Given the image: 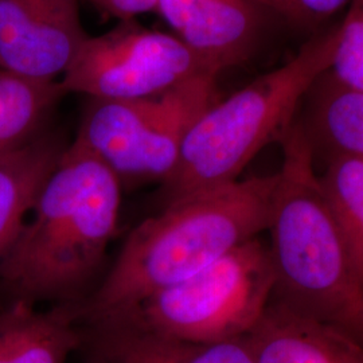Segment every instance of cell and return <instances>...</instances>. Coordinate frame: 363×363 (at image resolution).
<instances>
[{
  "mask_svg": "<svg viewBox=\"0 0 363 363\" xmlns=\"http://www.w3.org/2000/svg\"><path fill=\"white\" fill-rule=\"evenodd\" d=\"M244 339L257 363H363L361 340L273 298Z\"/></svg>",
  "mask_w": 363,
  "mask_h": 363,
  "instance_id": "cell-10",
  "label": "cell"
},
{
  "mask_svg": "<svg viewBox=\"0 0 363 363\" xmlns=\"http://www.w3.org/2000/svg\"><path fill=\"white\" fill-rule=\"evenodd\" d=\"M81 319L73 303L38 311L34 303L13 298L0 312V363H67L84 347Z\"/></svg>",
  "mask_w": 363,
  "mask_h": 363,
  "instance_id": "cell-12",
  "label": "cell"
},
{
  "mask_svg": "<svg viewBox=\"0 0 363 363\" xmlns=\"http://www.w3.org/2000/svg\"><path fill=\"white\" fill-rule=\"evenodd\" d=\"M339 34L340 22L310 39L291 61L218 100L198 117L175 169L163 182L167 203L238 181L264 147L280 143L315 81L331 69Z\"/></svg>",
  "mask_w": 363,
  "mask_h": 363,
  "instance_id": "cell-4",
  "label": "cell"
},
{
  "mask_svg": "<svg viewBox=\"0 0 363 363\" xmlns=\"http://www.w3.org/2000/svg\"><path fill=\"white\" fill-rule=\"evenodd\" d=\"M65 147L38 133L26 143L0 152V264L23 232L43 184Z\"/></svg>",
  "mask_w": 363,
  "mask_h": 363,
  "instance_id": "cell-13",
  "label": "cell"
},
{
  "mask_svg": "<svg viewBox=\"0 0 363 363\" xmlns=\"http://www.w3.org/2000/svg\"><path fill=\"white\" fill-rule=\"evenodd\" d=\"M261 11L274 13L298 28L315 30L345 10L350 0H255Z\"/></svg>",
  "mask_w": 363,
  "mask_h": 363,
  "instance_id": "cell-18",
  "label": "cell"
},
{
  "mask_svg": "<svg viewBox=\"0 0 363 363\" xmlns=\"http://www.w3.org/2000/svg\"><path fill=\"white\" fill-rule=\"evenodd\" d=\"M91 357L116 363H257L244 337L186 342L116 322H97L84 330Z\"/></svg>",
  "mask_w": 363,
  "mask_h": 363,
  "instance_id": "cell-11",
  "label": "cell"
},
{
  "mask_svg": "<svg viewBox=\"0 0 363 363\" xmlns=\"http://www.w3.org/2000/svg\"><path fill=\"white\" fill-rule=\"evenodd\" d=\"M298 118L313 157L363 159V91L343 86L328 70L307 93Z\"/></svg>",
  "mask_w": 363,
  "mask_h": 363,
  "instance_id": "cell-14",
  "label": "cell"
},
{
  "mask_svg": "<svg viewBox=\"0 0 363 363\" xmlns=\"http://www.w3.org/2000/svg\"><path fill=\"white\" fill-rule=\"evenodd\" d=\"M64 96L58 81H39L0 69V152L37 136Z\"/></svg>",
  "mask_w": 363,
  "mask_h": 363,
  "instance_id": "cell-15",
  "label": "cell"
},
{
  "mask_svg": "<svg viewBox=\"0 0 363 363\" xmlns=\"http://www.w3.org/2000/svg\"><path fill=\"white\" fill-rule=\"evenodd\" d=\"M279 144L283 164L268 225L272 298L350 334L363 292L298 118Z\"/></svg>",
  "mask_w": 363,
  "mask_h": 363,
  "instance_id": "cell-3",
  "label": "cell"
},
{
  "mask_svg": "<svg viewBox=\"0 0 363 363\" xmlns=\"http://www.w3.org/2000/svg\"><path fill=\"white\" fill-rule=\"evenodd\" d=\"M121 181L77 139L43 184L23 232L0 264L13 298L70 301L89 286L116 233Z\"/></svg>",
  "mask_w": 363,
  "mask_h": 363,
  "instance_id": "cell-2",
  "label": "cell"
},
{
  "mask_svg": "<svg viewBox=\"0 0 363 363\" xmlns=\"http://www.w3.org/2000/svg\"><path fill=\"white\" fill-rule=\"evenodd\" d=\"M201 76H217L175 34L132 21L88 37L61 79L65 94L97 100L155 97Z\"/></svg>",
  "mask_w": 363,
  "mask_h": 363,
  "instance_id": "cell-6",
  "label": "cell"
},
{
  "mask_svg": "<svg viewBox=\"0 0 363 363\" xmlns=\"http://www.w3.org/2000/svg\"><path fill=\"white\" fill-rule=\"evenodd\" d=\"M277 172L184 195L130 232L88 304L89 323L116 316L175 286L268 230Z\"/></svg>",
  "mask_w": 363,
  "mask_h": 363,
  "instance_id": "cell-1",
  "label": "cell"
},
{
  "mask_svg": "<svg viewBox=\"0 0 363 363\" xmlns=\"http://www.w3.org/2000/svg\"><path fill=\"white\" fill-rule=\"evenodd\" d=\"M218 100L217 76H201L145 99L121 183L166 181L178 163L189 130Z\"/></svg>",
  "mask_w": 363,
  "mask_h": 363,
  "instance_id": "cell-8",
  "label": "cell"
},
{
  "mask_svg": "<svg viewBox=\"0 0 363 363\" xmlns=\"http://www.w3.org/2000/svg\"><path fill=\"white\" fill-rule=\"evenodd\" d=\"M330 73L343 86L363 91V0L347 6Z\"/></svg>",
  "mask_w": 363,
  "mask_h": 363,
  "instance_id": "cell-17",
  "label": "cell"
},
{
  "mask_svg": "<svg viewBox=\"0 0 363 363\" xmlns=\"http://www.w3.org/2000/svg\"><path fill=\"white\" fill-rule=\"evenodd\" d=\"M99 11L120 22L132 21L139 15L154 11L159 0H88Z\"/></svg>",
  "mask_w": 363,
  "mask_h": 363,
  "instance_id": "cell-19",
  "label": "cell"
},
{
  "mask_svg": "<svg viewBox=\"0 0 363 363\" xmlns=\"http://www.w3.org/2000/svg\"><path fill=\"white\" fill-rule=\"evenodd\" d=\"M88 363H116L106 361V359H101V358H96V357H91V361Z\"/></svg>",
  "mask_w": 363,
  "mask_h": 363,
  "instance_id": "cell-21",
  "label": "cell"
},
{
  "mask_svg": "<svg viewBox=\"0 0 363 363\" xmlns=\"http://www.w3.org/2000/svg\"><path fill=\"white\" fill-rule=\"evenodd\" d=\"M156 11L217 74L252 55L262 13L255 0H159Z\"/></svg>",
  "mask_w": 363,
  "mask_h": 363,
  "instance_id": "cell-9",
  "label": "cell"
},
{
  "mask_svg": "<svg viewBox=\"0 0 363 363\" xmlns=\"http://www.w3.org/2000/svg\"><path fill=\"white\" fill-rule=\"evenodd\" d=\"M274 284L269 249L257 237L191 277L100 322L186 342L240 339L267 311Z\"/></svg>",
  "mask_w": 363,
  "mask_h": 363,
  "instance_id": "cell-5",
  "label": "cell"
},
{
  "mask_svg": "<svg viewBox=\"0 0 363 363\" xmlns=\"http://www.w3.org/2000/svg\"><path fill=\"white\" fill-rule=\"evenodd\" d=\"M88 37L78 0H0L3 70L58 81Z\"/></svg>",
  "mask_w": 363,
  "mask_h": 363,
  "instance_id": "cell-7",
  "label": "cell"
},
{
  "mask_svg": "<svg viewBox=\"0 0 363 363\" xmlns=\"http://www.w3.org/2000/svg\"><path fill=\"white\" fill-rule=\"evenodd\" d=\"M350 335L354 337H357L358 340H361L363 343V298L361 301V307H359V311L357 315V319H355V323L351 328Z\"/></svg>",
  "mask_w": 363,
  "mask_h": 363,
  "instance_id": "cell-20",
  "label": "cell"
},
{
  "mask_svg": "<svg viewBox=\"0 0 363 363\" xmlns=\"http://www.w3.org/2000/svg\"><path fill=\"white\" fill-rule=\"evenodd\" d=\"M325 163L319 181L343 234L363 292V159L333 156Z\"/></svg>",
  "mask_w": 363,
  "mask_h": 363,
  "instance_id": "cell-16",
  "label": "cell"
}]
</instances>
